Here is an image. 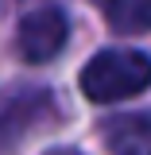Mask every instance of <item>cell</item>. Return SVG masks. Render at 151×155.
Returning <instances> with one entry per match:
<instances>
[{"mask_svg": "<svg viewBox=\"0 0 151 155\" xmlns=\"http://www.w3.org/2000/svg\"><path fill=\"white\" fill-rule=\"evenodd\" d=\"M151 85V58L143 51H101L81 70V93L93 105H113Z\"/></svg>", "mask_w": 151, "mask_h": 155, "instance_id": "6da1fadb", "label": "cell"}, {"mask_svg": "<svg viewBox=\"0 0 151 155\" xmlns=\"http://www.w3.org/2000/svg\"><path fill=\"white\" fill-rule=\"evenodd\" d=\"M66 35H70V23L58 8H35V12H27L19 19L16 51L27 62H51L66 47Z\"/></svg>", "mask_w": 151, "mask_h": 155, "instance_id": "7a4b0ae2", "label": "cell"}, {"mask_svg": "<svg viewBox=\"0 0 151 155\" xmlns=\"http://www.w3.org/2000/svg\"><path fill=\"white\" fill-rule=\"evenodd\" d=\"M47 93H16L0 97V155H12L16 143L35 128L47 113Z\"/></svg>", "mask_w": 151, "mask_h": 155, "instance_id": "3957f363", "label": "cell"}, {"mask_svg": "<svg viewBox=\"0 0 151 155\" xmlns=\"http://www.w3.org/2000/svg\"><path fill=\"white\" fill-rule=\"evenodd\" d=\"M101 140L113 155H151V113H120L101 124Z\"/></svg>", "mask_w": 151, "mask_h": 155, "instance_id": "277c9868", "label": "cell"}, {"mask_svg": "<svg viewBox=\"0 0 151 155\" xmlns=\"http://www.w3.org/2000/svg\"><path fill=\"white\" fill-rule=\"evenodd\" d=\"M105 19L120 35L151 31V0H105Z\"/></svg>", "mask_w": 151, "mask_h": 155, "instance_id": "5b68a950", "label": "cell"}, {"mask_svg": "<svg viewBox=\"0 0 151 155\" xmlns=\"http://www.w3.org/2000/svg\"><path fill=\"white\" fill-rule=\"evenodd\" d=\"M47 155H81V151H74V147H51Z\"/></svg>", "mask_w": 151, "mask_h": 155, "instance_id": "8992f818", "label": "cell"}]
</instances>
